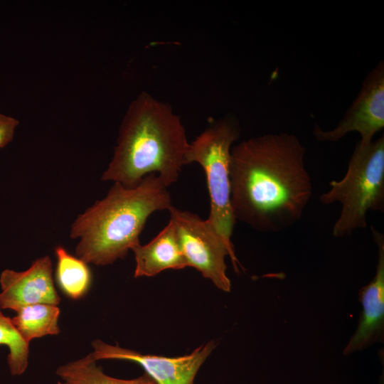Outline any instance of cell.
Returning a JSON list of instances; mask_svg holds the SVG:
<instances>
[{
	"label": "cell",
	"mask_w": 384,
	"mask_h": 384,
	"mask_svg": "<svg viewBox=\"0 0 384 384\" xmlns=\"http://www.w3.org/2000/svg\"><path fill=\"white\" fill-rule=\"evenodd\" d=\"M371 230L378 247L376 272L373 279L359 291L362 305L358 327L343 349L348 356L383 342L384 335V236L373 226Z\"/></svg>",
	"instance_id": "10"
},
{
	"label": "cell",
	"mask_w": 384,
	"mask_h": 384,
	"mask_svg": "<svg viewBox=\"0 0 384 384\" xmlns=\"http://www.w3.org/2000/svg\"><path fill=\"white\" fill-rule=\"evenodd\" d=\"M9 349L7 363L13 375H21L27 369L29 344L25 342L14 328L11 318L0 311V346Z\"/></svg>",
	"instance_id": "15"
},
{
	"label": "cell",
	"mask_w": 384,
	"mask_h": 384,
	"mask_svg": "<svg viewBox=\"0 0 384 384\" xmlns=\"http://www.w3.org/2000/svg\"><path fill=\"white\" fill-rule=\"evenodd\" d=\"M305 148L287 133L250 138L232 147L230 203L235 220L278 233L300 220L312 195Z\"/></svg>",
	"instance_id": "1"
},
{
	"label": "cell",
	"mask_w": 384,
	"mask_h": 384,
	"mask_svg": "<svg viewBox=\"0 0 384 384\" xmlns=\"http://www.w3.org/2000/svg\"><path fill=\"white\" fill-rule=\"evenodd\" d=\"M57 375L68 384H156L146 373L134 379L111 377L97 365L91 353L78 360L60 366Z\"/></svg>",
	"instance_id": "14"
},
{
	"label": "cell",
	"mask_w": 384,
	"mask_h": 384,
	"mask_svg": "<svg viewBox=\"0 0 384 384\" xmlns=\"http://www.w3.org/2000/svg\"><path fill=\"white\" fill-rule=\"evenodd\" d=\"M168 210L188 267L197 270L219 289L230 292L225 258L230 254L222 238L198 215L174 206Z\"/></svg>",
	"instance_id": "6"
},
{
	"label": "cell",
	"mask_w": 384,
	"mask_h": 384,
	"mask_svg": "<svg viewBox=\"0 0 384 384\" xmlns=\"http://www.w3.org/2000/svg\"><path fill=\"white\" fill-rule=\"evenodd\" d=\"M240 135L238 119L233 114L219 119L206 128L192 142L185 155V165L198 163L206 177L210 198L209 225L229 250L236 272L242 267L231 241L236 220L230 203V161L232 145Z\"/></svg>",
	"instance_id": "4"
},
{
	"label": "cell",
	"mask_w": 384,
	"mask_h": 384,
	"mask_svg": "<svg viewBox=\"0 0 384 384\" xmlns=\"http://www.w3.org/2000/svg\"><path fill=\"white\" fill-rule=\"evenodd\" d=\"M215 346V342L210 341L189 354L166 357L144 354L96 339L92 342L93 351L90 353L96 361L110 359L136 363L144 369L156 384H193L199 368Z\"/></svg>",
	"instance_id": "7"
},
{
	"label": "cell",
	"mask_w": 384,
	"mask_h": 384,
	"mask_svg": "<svg viewBox=\"0 0 384 384\" xmlns=\"http://www.w3.org/2000/svg\"><path fill=\"white\" fill-rule=\"evenodd\" d=\"M384 127V64L380 61L366 77L361 91L343 118L334 129L324 131L316 124L313 134L319 142H335L351 132L361 134V144L373 141Z\"/></svg>",
	"instance_id": "8"
},
{
	"label": "cell",
	"mask_w": 384,
	"mask_h": 384,
	"mask_svg": "<svg viewBox=\"0 0 384 384\" xmlns=\"http://www.w3.org/2000/svg\"><path fill=\"white\" fill-rule=\"evenodd\" d=\"M56 257L55 279L60 290L69 298H82L92 284L88 264L68 252L62 245L54 249Z\"/></svg>",
	"instance_id": "13"
},
{
	"label": "cell",
	"mask_w": 384,
	"mask_h": 384,
	"mask_svg": "<svg viewBox=\"0 0 384 384\" xmlns=\"http://www.w3.org/2000/svg\"><path fill=\"white\" fill-rule=\"evenodd\" d=\"M0 309L17 311L36 304L58 305L60 297L53 278V265L49 256L35 260L26 270L10 269L0 274Z\"/></svg>",
	"instance_id": "9"
},
{
	"label": "cell",
	"mask_w": 384,
	"mask_h": 384,
	"mask_svg": "<svg viewBox=\"0 0 384 384\" xmlns=\"http://www.w3.org/2000/svg\"><path fill=\"white\" fill-rule=\"evenodd\" d=\"M11 322L21 338L29 344L36 338L58 335L60 309L58 305L36 304L21 308Z\"/></svg>",
	"instance_id": "12"
},
{
	"label": "cell",
	"mask_w": 384,
	"mask_h": 384,
	"mask_svg": "<svg viewBox=\"0 0 384 384\" xmlns=\"http://www.w3.org/2000/svg\"><path fill=\"white\" fill-rule=\"evenodd\" d=\"M331 188L319 201L341 205L332 235L341 238L367 226L368 211H384V135L368 144L357 143L347 171L339 181L330 182Z\"/></svg>",
	"instance_id": "5"
},
{
	"label": "cell",
	"mask_w": 384,
	"mask_h": 384,
	"mask_svg": "<svg viewBox=\"0 0 384 384\" xmlns=\"http://www.w3.org/2000/svg\"><path fill=\"white\" fill-rule=\"evenodd\" d=\"M19 122L14 117L0 113V149L10 143Z\"/></svg>",
	"instance_id": "16"
},
{
	"label": "cell",
	"mask_w": 384,
	"mask_h": 384,
	"mask_svg": "<svg viewBox=\"0 0 384 384\" xmlns=\"http://www.w3.org/2000/svg\"><path fill=\"white\" fill-rule=\"evenodd\" d=\"M57 384H68V383H67L66 382H60L59 381V382H58Z\"/></svg>",
	"instance_id": "17"
},
{
	"label": "cell",
	"mask_w": 384,
	"mask_h": 384,
	"mask_svg": "<svg viewBox=\"0 0 384 384\" xmlns=\"http://www.w3.org/2000/svg\"><path fill=\"white\" fill-rule=\"evenodd\" d=\"M172 206L168 187L155 174L146 176L134 188L114 182L105 197L72 223L70 238L79 239L75 256L97 266L124 258L140 244L139 235L149 216Z\"/></svg>",
	"instance_id": "3"
},
{
	"label": "cell",
	"mask_w": 384,
	"mask_h": 384,
	"mask_svg": "<svg viewBox=\"0 0 384 384\" xmlns=\"http://www.w3.org/2000/svg\"><path fill=\"white\" fill-rule=\"evenodd\" d=\"M188 145L181 117L171 105L143 92L125 112L101 180L134 188L155 174L169 187L178 178Z\"/></svg>",
	"instance_id": "2"
},
{
	"label": "cell",
	"mask_w": 384,
	"mask_h": 384,
	"mask_svg": "<svg viewBox=\"0 0 384 384\" xmlns=\"http://www.w3.org/2000/svg\"><path fill=\"white\" fill-rule=\"evenodd\" d=\"M136 267L134 277H153L162 271L188 267L174 223L167 225L149 243L132 248Z\"/></svg>",
	"instance_id": "11"
}]
</instances>
